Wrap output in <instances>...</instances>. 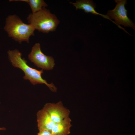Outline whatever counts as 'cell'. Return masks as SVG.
<instances>
[{
  "label": "cell",
  "instance_id": "1",
  "mask_svg": "<svg viewBox=\"0 0 135 135\" xmlns=\"http://www.w3.org/2000/svg\"><path fill=\"white\" fill-rule=\"evenodd\" d=\"M9 59L12 65L15 67L18 68L24 73L23 78L28 80L32 84H44L52 92H56L57 88L52 83L48 84L46 81L42 78V74L43 73V70H38L30 67L27 64V61L24 58H22V54L18 50H9L8 52Z\"/></svg>",
  "mask_w": 135,
  "mask_h": 135
},
{
  "label": "cell",
  "instance_id": "3",
  "mask_svg": "<svg viewBox=\"0 0 135 135\" xmlns=\"http://www.w3.org/2000/svg\"><path fill=\"white\" fill-rule=\"evenodd\" d=\"M27 19L35 30L46 33L55 31L60 22L56 16L45 7L36 13L30 14Z\"/></svg>",
  "mask_w": 135,
  "mask_h": 135
},
{
  "label": "cell",
  "instance_id": "9",
  "mask_svg": "<svg viewBox=\"0 0 135 135\" xmlns=\"http://www.w3.org/2000/svg\"><path fill=\"white\" fill-rule=\"evenodd\" d=\"M71 120L69 117L62 121L55 123L51 132L52 135H68L70 133V128L72 126Z\"/></svg>",
  "mask_w": 135,
  "mask_h": 135
},
{
  "label": "cell",
  "instance_id": "7",
  "mask_svg": "<svg viewBox=\"0 0 135 135\" xmlns=\"http://www.w3.org/2000/svg\"><path fill=\"white\" fill-rule=\"evenodd\" d=\"M37 116L39 130L51 131L55 123L52 120L48 112L43 108L37 112Z\"/></svg>",
  "mask_w": 135,
  "mask_h": 135
},
{
  "label": "cell",
  "instance_id": "2",
  "mask_svg": "<svg viewBox=\"0 0 135 135\" xmlns=\"http://www.w3.org/2000/svg\"><path fill=\"white\" fill-rule=\"evenodd\" d=\"M4 29L9 37L20 44L22 41L29 43V38L34 35L35 30L31 24L23 22L16 15H10L6 18Z\"/></svg>",
  "mask_w": 135,
  "mask_h": 135
},
{
  "label": "cell",
  "instance_id": "5",
  "mask_svg": "<svg viewBox=\"0 0 135 135\" xmlns=\"http://www.w3.org/2000/svg\"><path fill=\"white\" fill-rule=\"evenodd\" d=\"M28 58L37 67L42 70H50L54 67L55 63L53 58L47 56L42 51L40 44L36 43L32 48L28 55Z\"/></svg>",
  "mask_w": 135,
  "mask_h": 135
},
{
  "label": "cell",
  "instance_id": "4",
  "mask_svg": "<svg viewBox=\"0 0 135 135\" xmlns=\"http://www.w3.org/2000/svg\"><path fill=\"white\" fill-rule=\"evenodd\" d=\"M116 5L113 10H109L106 16L110 19L114 20V22L118 27L129 34L124 29L120 26L122 25L124 27H129L135 30V24L127 16V11L125 6L127 3L126 0H115Z\"/></svg>",
  "mask_w": 135,
  "mask_h": 135
},
{
  "label": "cell",
  "instance_id": "6",
  "mask_svg": "<svg viewBox=\"0 0 135 135\" xmlns=\"http://www.w3.org/2000/svg\"><path fill=\"white\" fill-rule=\"evenodd\" d=\"M48 114L52 120L55 123L59 122L69 117L70 111L60 101L55 103L46 104L43 108Z\"/></svg>",
  "mask_w": 135,
  "mask_h": 135
},
{
  "label": "cell",
  "instance_id": "8",
  "mask_svg": "<svg viewBox=\"0 0 135 135\" xmlns=\"http://www.w3.org/2000/svg\"><path fill=\"white\" fill-rule=\"evenodd\" d=\"M75 6L76 10L82 9L84 10L86 13H90L95 15H99L102 16L104 18L108 19L115 24L117 25L114 21L110 19L106 15H104L100 14L95 10V8L96 6L94 2L91 0H78L76 3L70 2Z\"/></svg>",
  "mask_w": 135,
  "mask_h": 135
},
{
  "label": "cell",
  "instance_id": "11",
  "mask_svg": "<svg viewBox=\"0 0 135 135\" xmlns=\"http://www.w3.org/2000/svg\"><path fill=\"white\" fill-rule=\"evenodd\" d=\"M37 135H52L51 131L46 130H39Z\"/></svg>",
  "mask_w": 135,
  "mask_h": 135
},
{
  "label": "cell",
  "instance_id": "10",
  "mask_svg": "<svg viewBox=\"0 0 135 135\" xmlns=\"http://www.w3.org/2000/svg\"><path fill=\"white\" fill-rule=\"evenodd\" d=\"M21 1L28 4L31 8L32 13H36L41 10L43 7H45L48 5L42 0H12L10 1Z\"/></svg>",
  "mask_w": 135,
  "mask_h": 135
},
{
  "label": "cell",
  "instance_id": "12",
  "mask_svg": "<svg viewBox=\"0 0 135 135\" xmlns=\"http://www.w3.org/2000/svg\"><path fill=\"white\" fill-rule=\"evenodd\" d=\"M6 130V128H0V130Z\"/></svg>",
  "mask_w": 135,
  "mask_h": 135
}]
</instances>
